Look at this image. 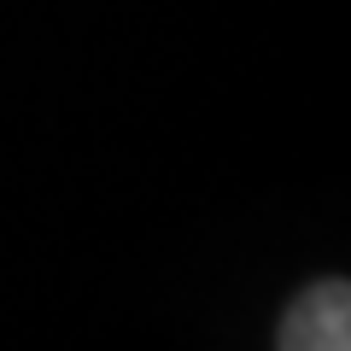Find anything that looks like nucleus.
I'll list each match as a JSON object with an SVG mask.
<instances>
[{
  "label": "nucleus",
  "mask_w": 351,
  "mask_h": 351,
  "mask_svg": "<svg viewBox=\"0 0 351 351\" xmlns=\"http://www.w3.org/2000/svg\"><path fill=\"white\" fill-rule=\"evenodd\" d=\"M276 351H351V287L346 281H316L281 316Z\"/></svg>",
  "instance_id": "f257e3e1"
}]
</instances>
